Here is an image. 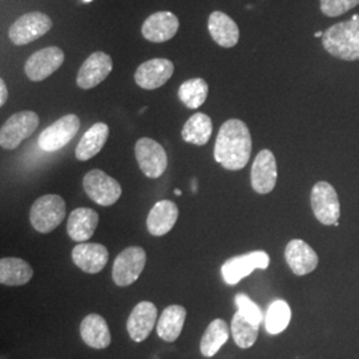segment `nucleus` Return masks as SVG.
Here are the masks:
<instances>
[{
  "mask_svg": "<svg viewBox=\"0 0 359 359\" xmlns=\"http://www.w3.org/2000/svg\"><path fill=\"white\" fill-rule=\"evenodd\" d=\"M252 154V136L248 126L240 118L225 121L218 130L215 144V158L228 170L244 169Z\"/></svg>",
  "mask_w": 359,
  "mask_h": 359,
  "instance_id": "1",
  "label": "nucleus"
},
{
  "mask_svg": "<svg viewBox=\"0 0 359 359\" xmlns=\"http://www.w3.org/2000/svg\"><path fill=\"white\" fill-rule=\"evenodd\" d=\"M322 47L335 59L345 62L359 60V15L323 31Z\"/></svg>",
  "mask_w": 359,
  "mask_h": 359,
  "instance_id": "2",
  "label": "nucleus"
},
{
  "mask_svg": "<svg viewBox=\"0 0 359 359\" xmlns=\"http://www.w3.org/2000/svg\"><path fill=\"white\" fill-rule=\"evenodd\" d=\"M67 206L59 194H44L31 206L29 221L35 231L47 234L55 231L65 217Z\"/></svg>",
  "mask_w": 359,
  "mask_h": 359,
  "instance_id": "3",
  "label": "nucleus"
},
{
  "mask_svg": "<svg viewBox=\"0 0 359 359\" xmlns=\"http://www.w3.org/2000/svg\"><path fill=\"white\" fill-rule=\"evenodd\" d=\"M51 28V18L47 13L34 11L22 15L13 22L8 29V38L15 46H26L48 34Z\"/></svg>",
  "mask_w": 359,
  "mask_h": 359,
  "instance_id": "4",
  "label": "nucleus"
},
{
  "mask_svg": "<svg viewBox=\"0 0 359 359\" xmlns=\"http://www.w3.org/2000/svg\"><path fill=\"white\" fill-rule=\"evenodd\" d=\"M39 127V116L34 111H22L11 116L0 129V145L13 151L28 139Z\"/></svg>",
  "mask_w": 359,
  "mask_h": 359,
  "instance_id": "5",
  "label": "nucleus"
},
{
  "mask_svg": "<svg viewBox=\"0 0 359 359\" xmlns=\"http://www.w3.org/2000/svg\"><path fill=\"white\" fill-rule=\"evenodd\" d=\"M83 188L93 203L102 206L114 205L123 193L118 181L100 169H93L84 176Z\"/></svg>",
  "mask_w": 359,
  "mask_h": 359,
  "instance_id": "6",
  "label": "nucleus"
},
{
  "mask_svg": "<svg viewBox=\"0 0 359 359\" xmlns=\"http://www.w3.org/2000/svg\"><path fill=\"white\" fill-rule=\"evenodd\" d=\"M311 209L316 218L323 225H338L341 216V205L337 191L333 185L320 181L317 182L310 194Z\"/></svg>",
  "mask_w": 359,
  "mask_h": 359,
  "instance_id": "7",
  "label": "nucleus"
},
{
  "mask_svg": "<svg viewBox=\"0 0 359 359\" xmlns=\"http://www.w3.org/2000/svg\"><path fill=\"white\" fill-rule=\"evenodd\" d=\"M147 253L140 246H129L116 257L112 268L114 283L126 287L136 283L145 268Z\"/></svg>",
  "mask_w": 359,
  "mask_h": 359,
  "instance_id": "8",
  "label": "nucleus"
},
{
  "mask_svg": "<svg viewBox=\"0 0 359 359\" xmlns=\"http://www.w3.org/2000/svg\"><path fill=\"white\" fill-rule=\"evenodd\" d=\"M79 129L80 118L76 115L63 116L39 135V148L44 152H56L76 136Z\"/></svg>",
  "mask_w": 359,
  "mask_h": 359,
  "instance_id": "9",
  "label": "nucleus"
},
{
  "mask_svg": "<svg viewBox=\"0 0 359 359\" xmlns=\"http://www.w3.org/2000/svg\"><path fill=\"white\" fill-rule=\"evenodd\" d=\"M135 156L142 173L149 179H158L168 167V156L160 142L149 137L139 139L135 145Z\"/></svg>",
  "mask_w": 359,
  "mask_h": 359,
  "instance_id": "10",
  "label": "nucleus"
},
{
  "mask_svg": "<svg viewBox=\"0 0 359 359\" xmlns=\"http://www.w3.org/2000/svg\"><path fill=\"white\" fill-rule=\"evenodd\" d=\"M269 262V255L266 252H250L228 259L221 268V274L225 283L236 285L245 277H248L253 270L268 269Z\"/></svg>",
  "mask_w": 359,
  "mask_h": 359,
  "instance_id": "11",
  "label": "nucleus"
},
{
  "mask_svg": "<svg viewBox=\"0 0 359 359\" xmlns=\"http://www.w3.org/2000/svg\"><path fill=\"white\" fill-rule=\"evenodd\" d=\"M65 52L59 47H47L32 53L27 59L25 72L31 81H43L55 74L65 63Z\"/></svg>",
  "mask_w": 359,
  "mask_h": 359,
  "instance_id": "12",
  "label": "nucleus"
},
{
  "mask_svg": "<svg viewBox=\"0 0 359 359\" xmlns=\"http://www.w3.org/2000/svg\"><path fill=\"white\" fill-rule=\"evenodd\" d=\"M114 69V62L105 52H93L77 72L76 84L81 90H92L102 84Z\"/></svg>",
  "mask_w": 359,
  "mask_h": 359,
  "instance_id": "13",
  "label": "nucleus"
},
{
  "mask_svg": "<svg viewBox=\"0 0 359 359\" xmlns=\"http://www.w3.org/2000/svg\"><path fill=\"white\" fill-rule=\"evenodd\" d=\"M175 74V65L163 57L144 62L135 72V81L142 90H154L163 87Z\"/></svg>",
  "mask_w": 359,
  "mask_h": 359,
  "instance_id": "14",
  "label": "nucleus"
},
{
  "mask_svg": "<svg viewBox=\"0 0 359 359\" xmlns=\"http://www.w3.org/2000/svg\"><path fill=\"white\" fill-rule=\"evenodd\" d=\"M277 176L278 170L276 156L269 149H262L257 154L252 165V188L258 194H268L276 188Z\"/></svg>",
  "mask_w": 359,
  "mask_h": 359,
  "instance_id": "15",
  "label": "nucleus"
},
{
  "mask_svg": "<svg viewBox=\"0 0 359 359\" xmlns=\"http://www.w3.org/2000/svg\"><path fill=\"white\" fill-rule=\"evenodd\" d=\"M180 28L179 18L170 11H158L148 16L142 27L144 39L152 43H165L175 38Z\"/></svg>",
  "mask_w": 359,
  "mask_h": 359,
  "instance_id": "16",
  "label": "nucleus"
},
{
  "mask_svg": "<svg viewBox=\"0 0 359 359\" xmlns=\"http://www.w3.org/2000/svg\"><path fill=\"white\" fill-rule=\"evenodd\" d=\"M157 321V308L149 301L137 304L129 314L127 330L133 342L140 344L145 341L154 330Z\"/></svg>",
  "mask_w": 359,
  "mask_h": 359,
  "instance_id": "17",
  "label": "nucleus"
},
{
  "mask_svg": "<svg viewBox=\"0 0 359 359\" xmlns=\"http://www.w3.org/2000/svg\"><path fill=\"white\" fill-rule=\"evenodd\" d=\"M285 259L295 276H306L318 266V256L304 240H292L286 245Z\"/></svg>",
  "mask_w": 359,
  "mask_h": 359,
  "instance_id": "18",
  "label": "nucleus"
},
{
  "mask_svg": "<svg viewBox=\"0 0 359 359\" xmlns=\"http://www.w3.org/2000/svg\"><path fill=\"white\" fill-rule=\"evenodd\" d=\"M109 259L108 249L102 244L81 243L72 250V261L77 268L90 274L100 273Z\"/></svg>",
  "mask_w": 359,
  "mask_h": 359,
  "instance_id": "19",
  "label": "nucleus"
},
{
  "mask_svg": "<svg viewBox=\"0 0 359 359\" xmlns=\"http://www.w3.org/2000/svg\"><path fill=\"white\" fill-rule=\"evenodd\" d=\"M208 31L219 47L231 48L240 40V28L229 15L213 11L208 19Z\"/></svg>",
  "mask_w": 359,
  "mask_h": 359,
  "instance_id": "20",
  "label": "nucleus"
},
{
  "mask_svg": "<svg viewBox=\"0 0 359 359\" xmlns=\"http://www.w3.org/2000/svg\"><path fill=\"white\" fill-rule=\"evenodd\" d=\"M99 225V213L90 208H77L68 218L67 233L79 244L88 241Z\"/></svg>",
  "mask_w": 359,
  "mask_h": 359,
  "instance_id": "21",
  "label": "nucleus"
},
{
  "mask_svg": "<svg viewBox=\"0 0 359 359\" xmlns=\"http://www.w3.org/2000/svg\"><path fill=\"white\" fill-rule=\"evenodd\" d=\"M179 218V208L170 201V200H163L154 204L151 209L148 217H147V228L148 231L156 236L161 237L173 229Z\"/></svg>",
  "mask_w": 359,
  "mask_h": 359,
  "instance_id": "22",
  "label": "nucleus"
},
{
  "mask_svg": "<svg viewBox=\"0 0 359 359\" xmlns=\"http://www.w3.org/2000/svg\"><path fill=\"white\" fill-rule=\"evenodd\" d=\"M80 335L86 345L97 350L107 348L112 341L108 323L99 314H90L81 321Z\"/></svg>",
  "mask_w": 359,
  "mask_h": 359,
  "instance_id": "23",
  "label": "nucleus"
},
{
  "mask_svg": "<svg viewBox=\"0 0 359 359\" xmlns=\"http://www.w3.org/2000/svg\"><path fill=\"white\" fill-rule=\"evenodd\" d=\"M109 136V127L105 123H96L81 137L76 147L79 161H88L103 149Z\"/></svg>",
  "mask_w": 359,
  "mask_h": 359,
  "instance_id": "24",
  "label": "nucleus"
},
{
  "mask_svg": "<svg viewBox=\"0 0 359 359\" xmlns=\"http://www.w3.org/2000/svg\"><path fill=\"white\" fill-rule=\"evenodd\" d=\"M34 269L18 257H4L0 259V283L7 286H22L31 281Z\"/></svg>",
  "mask_w": 359,
  "mask_h": 359,
  "instance_id": "25",
  "label": "nucleus"
},
{
  "mask_svg": "<svg viewBox=\"0 0 359 359\" xmlns=\"http://www.w3.org/2000/svg\"><path fill=\"white\" fill-rule=\"evenodd\" d=\"M187 320V310L180 305L168 306L157 321V334L165 342H175L182 332Z\"/></svg>",
  "mask_w": 359,
  "mask_h": 359,
  "instance_id": "26",
  "label": "nucleus"
},
{
  "mask_svg": "<svg viewBox=\"0 0 359 359\" xmlns=\"http://www.w3.org/2000/svg\"><path fill=\"white\" fill-rule=\"evenodd\" d=\"M213 132L212 118L205 114L197 112L188 118L181 130L182 140L193 145L203 147L210 140Z\"/></svg>",
  "mask_w": 359,
  "mask_h": 359,
  "instance_id": "27",
  "label": "nucleus"
},
{
  "mask_svg": "<svg viewBox=\"0 0 359 359\" xmlns=\"http://www.w3.org/2000/svg\"><path fill=\"white\" fill-rule=\"evenodd\" d=\"M228 339H229L228 323L221 318L210 322L201 338V344H200L201 354L206 358L216 355L219 348L228 342Z\"/></svg>",
  "mask_w": 359,
  "mask_h": 359,
  "instance_id": "28",
  "label": "nucleus"
},
{
  "mask_svg": "<svg viewBox=\"0 0 359 359\" xmlns=\"http://www.w3.org/2000/svg\"><path fill=\"white\" fill-rule=\"evenodd\" d=\"M209 93V86L204 79L193 77L180 86L179 99L189 109H197L205 103Z\"/></svg>",
  "mask_w": 359,
  "mask_h": 359,
  "instance_id": "29",
  "label": "nucleus"
},
{
  "mask_svg": "<svg viewBox=\"0 0 359 359\" xmlns=\"http://www.w3.org/2000/svg\"><path fill=\"white\" fill-rule=\"evenodd\" d=\"M231 330L236 345L241 348H249L256 344L259 326L248 321L240 311H237L233 316Z\"/></svg>",
  "mask_w": 359,
  "mask_h": 359,
  "instance_id": "30",
  "label": "nucleus"
},
{
  "mask_svg": "<svg viewBox=\"0 0 359 359\" xmlns=\"http://www.w3.org/2000/svg\"><path fill=\"white\" fill-rule=\"evenodd\" d=\"M290 318H292L290 306L283 299L274 301L268 309V313L265 317V326L268 333H283V330L289 326Z\"/></svg>",
  "mask_w": 359,
  "mask_h": 359,
  "instance_id": "31",
  "label": "nucleus"
},
{
  "mask_svg": "<svg viewBox=\"0 0 359 359\" xmlns=\"http://www.w3.org/2000/svg\"><path fill=\"white\" fill-rule=\"evenodd\" d=\"M236 305L238 308V311L244 316L248 321L253 322L255 325H261L262 322V311L258 308V305L255 304L248 295L244 293L236 295Z\"/></svg>",
  "mask_w": 359,
  "mask_h": 359,
  "instance_id": "32",
  "label": "nucleus"
},
{
  "mask_svg": "<svg viewBox=\"0 0 359 359\" xmlns=\"http://www.w3.org/2000/svg\"><path fill=\"white\" fill-rule=\"evenodd\" d=\"M321 13L327 18H337L355 8L359 0H321Z\"/></svg>",
  "mask_w": 359,
  "mask_h": 359,
  "instance_id": "33",
  "label": "nucleus"
},
{
  "mask_svg": "<svg viewBox=\"0 0 359 359\" xmlns=\"http://www.w3.org/2000/svg\"><path fill=\"white\" fill-rule=\"evenodd\" d=\"M8 99V90L6 86V81L3 79H0V107H3Z\"/></svg>",
  "mask_w": 359,
  "mask_h": 359,
  "instance_id": "34",
  "label": "nucleus"
},
{
  "mask_svg": "<svg viewBox=\"0 0 359 359\" xmlns=\"http://www.w3.org/2000/svg\"><path fill=\"white\" fill-rule=\"evenodd\" d=\"M323 36V32H317L316 34V38H322Z\"/></svg>",
  "mask_w": 359,
  "mask_h": 359,
  "instance_id": "35",
  "label": "nucleus"
},
{
  "mask_svg": "<svg viewBox=\"0 0 359 359\" xmlns=\"http://www.w3.org/2000/svg\"><path fill=\"white\" fill-rule=\"evenodd\" d=\"M175 194H176V196H181V194H182V192H181L180 189H176V191H175Z\"/></svg>",
  "mask_w": 359,
  "mask_h": 359,
  "instance_id": "36",
  "label": "nucleus"
},
{
  "mask_svg": "<svg viewBox=\"0 0 359 359\" xmlns=\"http://www.w3.org/2000/svg\"><path fill=\"white\" fill-rule=\"evenodd\" d=\"M84 1H86V3H88V1H92V0H84Z\"/></svg>",
  "mask_w": 359,
  "mask_h": 359,
  "instance_id": "37",
  "label": "nucleus"
}]
</instances>
